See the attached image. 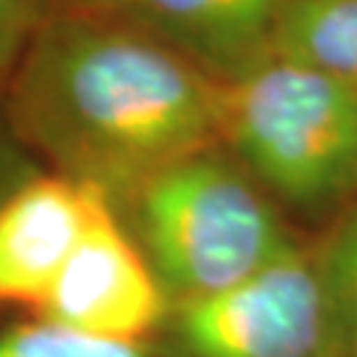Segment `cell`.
I'll return each instance as SVG.
<instances>
[{
  "instance_id": "7c38bea8",
  "label": "cell",
  "mask_w": 357,
  "mask_h": 357,
  "mask_svg": "<svg viewBox=\"0 0 357 357\" xmlns=\"http://www.w3.org/2000/svg\"><path fill=\"white\" fill-rule=\"evenodd\" d=\"M43 19L77 13H112L116 0H35Z\"/></svg>"
},
{
  "instance_id": "277c9868",
  "label": "cell",
  "mask_w": 357,
  "mask_h": 357,
  "mask_svg": "<svg viewBox=\"0 0 357 357\" xmlns=\"http://www.w3.org/2000/svg\"><path fill=\"white\" fill-rule=\"evenodd\" d=\"M169 357H355L302 243L220 294L169 307Z\"/></svg>"
},
{
  "instance_id": "ba28073f",
  "label": "cell",
  "mask_w": 357,
  "mask_h": 357,
  "mask_svg": "<svg viewBox=\"0 0 357 357\" xmlns=\"http://www.w3.org/2000/svg\"><path fill=\"white\" fill-rule=\"evenodd\" d=\"M273 56L357 85V0H286Z\"/></svg>"
},
{
  "instance_id": "3957f363",
  "label": "cell",
  "mask_w": 357,
  "mask_h": 357,
  "mask_svg": "<svg viewBox=\"0 0 357 357\" xmlns=\"http://www.w3.org/2000/svg\"><path fill=\"white\" fill-rule=\"evenodd\" d=\"M220 143L283 202L347 206L357 193V85L273 56L225 85Z\"/></svg>"
},
{
  "instance_id": "8fae6325",
  "label": "cell",
  "mask_w": 357,
  "mask_h": 357,
  "mask_svg": "<svg viewBox=\"0 0 357 357\" xmlns=\"http://www.w3.org/2000/svg\"><path fill=\"white\" fill-rule=\"evenodd\" d=\"M40 22L35 0H0V88H6Z\"/></svg>"
},
{
  "instance_id": "5b68a950",
  "label": "cell",
  "mask_w": 357,
  "mask_h": 357,
  "mask_svg": "<svg viewBox=\"0 0 357 357\" xmlns=\"http://www.w3.org/2000/svg\"><path fill=\"white\" fill-rule=\"evenodd\" d=\"M35 315L85 336L143 344L167 320L169 299L143 249L122 228L116 209L106 204L77 241Z\"/></svg>"
},
{
  "instance_id": "6da1fadb",
  "label": "cell",
  "mask_w": 357,
  "mask_h": 357,
  "mask_svg": "<svg viewBox=\"0 0 357 357\" xmlns=\"http://www.w3.org/2000/svg\"><path fill=\"white\" fill-rule=\"evenodd\" d=\"M6 88L16 135L114 209L220 143L225 85L106 13L43 19Z\"/></svg>"
},
{
  "instance_id": "30bf717a",
  "label": "cell",
  "mask_w": 357,
  "mask_h": 357,
  "mask_svg": "<svg viewBox=\"0 0 357 357\" xmlns=\"http://www.w3.org/2000/svg\"><path fill=\"white\" fill-rule=\"evenodd\" d=\"M0 357H159L143 344L106 342L48 320L0 328Z\"/></svg>"
},
{
  "instance_id": "52a82bcc",
  "label": "cell",
  "mask_w": 357,
  "mask_h": 357,
  "mask_svg": "<svg viewBox=\"0 0 357 357\" xmlns=\"http://www.w3.org/2000/svg\"><path fill=\"white\" fill-rule=\"evenodd\" d=\"M286 0H116L112 13L199 66L220 85L273 59Z\"/></svg>"
},
{
  "instance_id": "7a4b0ae2",
  "label": "cell",
  "mask_w": 357,
  "mask_h": 357,
  "mask_svg": "<svg viewBox=\"0 0 357 357\" xmlns=\"http://www.w3.org/2000/svg\"><path fill=\"white\" fill-rule=\"evenodd\" d=\"M125 206L169 307L233 289L299 246L257 180L215 149L159 172Z\"/></svg>"
},
{
  "instance_id": "8992f818",
  "label": "cell",
  "mask_w": 357,
  "mask_h": 357,
  "mask_svg": "<svg viewBox=\"0 0 357 357\" xmlns=\"http://www.w3.org/2000/svg\"><path fill=\"white\" fill-rule=\"evenodd\" d=\"M106 204L103 193L59 172L8 193L0 202V305L35 310Z\"/></svg>"
},
{
  "instance_id": "4fadbf2b",
  "label": "cell",
  "mask_w": 357,
  "mask_h": 357,
  "mask_svg": "<svg viewBox=\"0 0 357 357\" xmlns=\"http://www.w3.org/2000/svg\"><path fill=\"white\" fill-rule=\"evenodd\" d=\"M355 357H357V352H355Z\"/></svg>"
},
{
  "instance_id": "9c48e42d",
  "label": "cell",
  "mask_w": 357,
  "mask_h": 357,
  "mask_svg": "<svg viewBox=\"0 0 357 357\" xmlns=\"http://www.w3.org/2000/svg\"><path fill=\"white\" fill-rule=\"evenodd\" d=\"M310 257L333 320L357 352V202L336 215L323 238L310 246Z\"/></svg>"
}]
</instances>
